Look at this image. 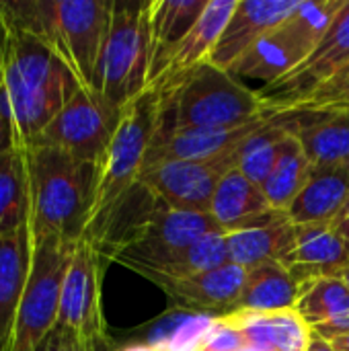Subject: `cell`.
Segmentation results:
<instances>
[{
    "label": "cell",
    "instance_id": "18",
    "mask_svg": "<svg viewBox=\"0 0 349 351\" xmlns=\"http://www.w3.org/2000/svg\"><path fill=\"white\" fill-rule=\"evenodd\" d=\"M208 0H150V74L148 88L156 86L169 64L202 16Z\"/></svg>",
    "mask_w": 349,
    "mask_h": 351
},
{
    "label": "cell",
    "instance_id": "13",
    "mask_svg": "<svg viewBox=\"0 0 349 351\" xmlns=\"http://www.w3.org/2000/svg\"><path fill=\"white\" fill-rule=\"evenodd\" d=\"M298 4L300 0H237L234 12L230 14L208 62L228 70L267 31L284 23Z\"/></svg>",
    "mask_w": 349,
    "mask_h": 351
},
{
    "label": "cell",
    "instance_id": "28",
    "mask_svg": "<svg viewBox=\"0 0 349 351\" xmlns=\"http://www.w3.org/2000/svg\"><path fill=\"white\" fill-rule=\"evenodd\" d=\"M29 228V179L25 150L0 154V239Z\"/></svg>",
    "mask_w": 349,
    "mask_h": 351
},
{
    "label": "cell",
    "instance_id": "3",
    "mask_svg": "<svg viewBox=\"0 0 349 351\" xmlns=\"http://www.w3.org/2000/svg\"><path fill=\"white\" fill-rule=\"evenodd\" d=\"M0 10L47 45L82 88L95 90L113 0H0Z\"/></svg>",
    "mask_w": 349,
    "mask_h": 351
},
{
    "label": "cell",
    "instance_id": "16",
    "mask_svg": "<svg viewBox=\"0 0 349 351\" xmlns=\"http://www.w3.org/2000/svg\"><path fill=\"white\" fill-rule=\"evenodd\" d=\"M286 128L298 138L313 167L349 162V109L282 111Z\"/></svg>",
    "mask_w": 349,
    "mask_h": 351
},
{
    "label": "cell",
    "instance_id": "36",
    "mask_svg": "<svg viewBox=\"0 0 349 351\" xmlns=\"http://www.w3.org/2000/svg\"><path fill=\"white\" fill-rule=\"evenodd\" d=\"M306 351H335V350H333L331 341H327V339H323V337H319L317 333H313V331H311V341H309V348H306Z\"/></svg>",
    "mask_w": 349,
    "mask_h": 351
},
{
    "label": "cell",
    "instance_id": "7",
    "mask_svg": "<svg viewBox=\"0 0 349 351\" xmlns=\"http://www.w3.org/2000/svg\"><path fill=\"white\" fill-rule=\"evenodd\" d=\"M121 117L123 107L97 90L80 88L29 148H53L103 167Z\"/></svg>",
    "mask_w": 349,
    "mask_h": 351
},
{
    "label": "cell",
    "instance_id": "20",
    "mask_svg": "<svg viewBox=\"0 0 349 351\" xmlns=\"http://www.w3.org/2000/svg\"><path fill=\"white\" fill-rule=\"evenodd\" d=\"M33 261L31 228L0 239V351L8 350Z\"/></svg>",
    "mask_w": 349,
    "mask_h": 351
},
{
    "label": "cell",
    "instance_id": "35",
    "mask_svg": "<svg viewBox=\"0 0 349 351\" xmlns=\"http://www.w3.org/2000/svg\"><path fill=\"white\" fill-rule=\"evenodd\" d=\"M10 148H14L12 136H10V130H8V125H6V121L2 117V111H0V154L10 150Z\"/></svg>",
    "mask_w": 349,
    "mask_h": 351
},
{
    "label": "cell",
    "instance_id": "27",
    "mask_svg": "<svg viewBox=\"0 0 349 351\" xmlns=\"http://www.w3.org/2000/svg\"><path fill=\"white\" fill-rule=\"evenodd\" d=\"M311 160L298 142V138L288 132L278 144V154L269 177L263 183V193L274 210L286 212L304 187L311 175Z\"/></svg>",
    "mask_w": 349,
    "mask_h": 351
},
{
    "label": "cell",
    "instance_id": "19",
    "mask_svg": "<svg viewBox=\"0 0 349 351\" xmlns=\"http://www.w3.org/2000/svg\"><path fill=\"white\" fill-rule=\"evenodd\" d=\"M241 331L249 350L255 351H306L311 329L296 308L274 313L237 311L222 317Z\"/></svg>",
    "mask_w": 349,
    "mask_h": 351
},
{
    "label": "cell",
    "instance_id": "8",
    "mask_svg": "<svg viewBox=\"0 0 349 351\" xmlns=\"http://www.w3.org/2000/svg\"><path fill=\"white\" fill-rule=\"evenodd\" d=\"M349 64V0L335 16L333 25L294 70L272 84H263L257 90L265 111L282 113L294 111L304 99L319 90L327 80L339 74Z\"/></svg>",
    "mask_w": 349,
    "mask_h": 351
},
{
    "label": "cell",
    "instance_id": "25",
    "mask_svg": "<svg viewBox=\"0 0 349 351\" xmlns=\"http://www.w3.org/2000/svg\"><path fill=\"white\" fill-rule=\"evenodd\" d=\"M294 245H296V224H292L288 216H284L282 220L269 226L226 234L228 261L241 265L247 271L272 261L282 263L292 253Z\"/></svg>",
    "mask_w": 349,
    "mask_h": 351
},
{
    "label": "cell",
    "instance_id": "34",
    "mask_svg": "<svg viewBox=\"0 0 349 351\" xmlns=\"http://www.w3.org/2000/svg\"><path fill=\"white\" fill-rule=\"evenodd\" d=\"M331 224H333V228L337 230V234H339V237H341V239L348 243V247H349V197Z\"/></svg>",
    "mask_w": 349,
    "mask_h": 351
},
{
    "label": "cell",
    "instance_id": "23",
    "mask_svg": "<svg viewBox=\"0 0 349 351\" xmlns=\"http://www.w3.org/2000/svg\"><path fill=\"white\" fill-rule=\"evenodd\" d=\"M309 58V51L288 33L284 23L267 31L249 51H245L228 72L272 84Z\"/></svg>",
    "mask_w": 349,
    "mask_h": 351
},
{
    "label": "cell",
    "instance_id": "1",
    "mask_svg": "<svg viewBox=\"0 0 349 351\" xmlns=\"http://www.w3.org/2000/svg\"><path fill=\"white\" fill-rule=\"evenodd\" d=\"M80 88L47 45L0 10V111L14 148L27 150Z\"/></svg>",
    "mask_w": 349,
    "mask_h": 351
},
{
    "label": "cell",
    "instance_id": "17",
    "mask_svg": "<svg viewBox=\"0 0 349 351\" xmlns=\"http://www.w3.org/2000/svg\"><path fill=\"white\" fill-rule=\"evenodd\" d=\"M282 265L300 286L319 278H341L349 267V247L331 222L300 224L296 245Z\"/></svg>",
    "mask_w": 349,
    "mask_h": 351
},
{
    "label": "cell",
    "instance_id": "5",
    "mask_svg": "<svg viewBox=\"0 0 349 351\" xmlns=\"http://www.w3.org/2000/svg\"><path fill=\"white\" fill-rule=\"evenodd\" d=\"M150 0L113 2L111 25L99 64L95 90L125 107L148 90Z\"/></svg>",
    "mask_w": 349,
    "mask_h": 351
},
{
    "label": "cell",
    "instance_id": "33",
    "mask_svg": "<svg viewBox=\"0 0 349 351\" xmlns=\"http://www.w3.org/2000/svg\"><path fill=\"white\" fill-rule=\"evenodd\" d=\"M41 351H113L109 343H97L91 339H84L64 327H58L49 333L45 346Z\"/></svg>",
    "mask_w": 349,
    "mask_h": 351
},
{
    "label": "cell",
    "instance_id": "32",
    "mask_svg": "<svg viewBox=\"0 0 349 351\" xmlns=\"http://www.w3.org/2000/svg\"><path fill=\"white\" fill-rule=\"evenodd\" d=\"M247 350V343L239 329H234L228 321L222 317H216L212 327L204 333V337L197 341L195 351H243Z\"/></svg>",
    "mask_w": 349,
    "mask_h": 351
},
{
    "label": "cell",
    "instance_id": "40",
    "mask_svg": "<svg viewBox=\"0 0 349 351\" xmlns=\"http://www.w3.org/2000/svg\"><path fill=\"white\" fill-rule=\"evenodd\" d=\"M348 169H349V162H348Z\"/></svg>",
    "mask_w": 349,
    "mask_h": 351
},
{
    "label": "cell",
    "instance_id": "26",
    "mask_svg": "<svg viewBox=\"0 0 349 351\" xmlns=\"http://www.w3.org/2000/svg\"><path fill=\"white\" fill-rule=\"evenodd\" d=\"M300 292L302 286L280 261L263 263L247 271L234 313H274L296 308Z\"/></svg>",
    "mask_w": 349,
    "mask_h": 351
},
{
    "label": "cell",
    "instance_id": "15",
    "mask_svg": "<svg viewBox=\"0 0 349 351\" xmlns=\"http://www.w3.org/2000/svg\"><path fill=\"white\" fill-rule=\"evenodd\" d=\"M210 216L224 232H239L249 228L269 226L286 216L267 202L263 187L245 177L239 169L228 171L212 197Z\"/></svg>",
    "mask_w": 349,
    "mask_h": 351
},
{
    "label": "cell",
    "instance_id": "11",
    "mask_svg": "<svg viewBox=\"0 0 349 351\" xmlns=\"http://www.w3.org/2000/svg\"><path fill=\"white\" fill-rule=\"evenodd\" d=\"M101 259L86 241L74 247L60 290L58 327L97 343H109L101 311Z\"/></svg>",
    "mask_w": 349,
    "mask_h": 351
},
{
    "label": "cell",
    "instance_id": "10",
    "mask_svg": "<svg viewBox=\"0 0 349 351\" xmlns=\"http://www.w3.org/2000/svg\"><path fill=\"white\" fill-rule=\"evenodd\" d=\"M234 169V158L220 160H163L144 167L138 183L163 206L177 212L210 214L220 179Z\"/></svg>",
    "mask_w": 349,
    "mask_h": 351
},
{
    "label": "cell",
    "instance_id": "24",
    "mask_svg": "<svg viewBox=\"0 0 349 351\" xmlns=\"http://www.w3.org/2000/svg\"><path fill=\"white\" fill-rule=\"evenodd\" d=\"M234 6H237V0H208V6L204 8L195 27L189 31L185 41L175 51V56L169 64V70L165 72L160 82L152 88L169 86V84L181 80L187 72H191L200 64L208 62L220 35L224 33V27H226L230 14L234 12Z\"/></svg>",
    "mask_w": 349,
    "mask_h": 351
},
{
    "label": "cell",
    "instance_id": "9",
    "mask_svg": "<svg viewBox=\"0 0 349 351\" xmlns=\"http://www.w3.org/2000/svg\"><path fill=\"white\" fill-rule=\"evenodd\" d=\"M216 230L222 228L210 214L177 212L158 202L146 222L111 259L134 271H142Z\"/></svg>",
    "mask_w": 349,
    "mask_h": 351
},
{
    "label": "cell",
    "instance_id": "12",
    "mask_svg": "<svg viewBox=\"0 0 349 351\" xmlns=\"http://www.w3.org/2000/svg\"><path fill=\"white\" fill-rule=\"evenodd\" d=\"M247 269L234 263H224L212 271L195 274L189 278H152L175 306L193 313H234Z\"/></svg>",
    "mask_w": 349,
    "mask_h": 351
},
{
    "label": "cell",
    "instance_id": "2",
    "mask_svg": "<svg viewBox=\"0 0 349 351\" xmlns=\"http://www.w3.org/2000/svg\"><path fill=\"white\" fill-rule=\"evenodd\" d=\"M29 228L33 241L76 247L91 224L101 165L53 148H27Z\"/></svg>",
    "mask_w": 349,
    "mask_h": 351
},
{
    "label": "cell",
    "instance_id": "39",
    "mask_svg": "<svg viewBox=\"0 0 349 351\" xmlns=\"http://www.w3.org/2000/svg\"><path fill=\"white\" fill-rule=\"evenodd\" d=\"M341 280H344V282L348 284V288H349V267L346 269V271H344V274H341Z\"/></svg>",
    "mask_w": 349,
    "mask_h": 351
},
{
    "label": "cell",
    "instance_id": "29",
    "mask_svg": "<svg viewBox=\"0 0 349 351\" xmlns=\"http://www.w3.org/2000/svg\"><path fill=\"white\" fill-rule=\"evenodd\" d=\"M226 234L224 230H216L191 247L169 255L154 265L138 271L140 276L152 280V278H189L195 274L212 271L224 263H228V247H226Z\"/></svg>",
    "mask_w": 349,
    "mask_h": 351
},
{
    "label": "cell",
    "instance_id": "37",
    "mask_svg": "<svg viewBox=\"0 0 349 351\" xmlns=\"http://www.w3.org/2000/svg\"><path fill=\"white\" fill-rule=\"evenodd\" d=\"M117 351H158L156 348H152L150 343H130V346H123L121 350Z\"/></svg>",
    "mask_w": 349,
    "mask_h": 351
},
{
    "label": "cell",
    "instance_id": "30",
    "mask_svg": "<svg viewBox=\"0 0 349 351\" xmlns=\"http://www.w3.org/2000/svg\"><path fill=\"white\" fill-rule=\"evenodd\" d=\"M288 132L290 130L286 128L280 113H274L267 123H263L259 130H255L237 146L234 169H239L245 177H249L253 183L263 187L265 179L274 169L278 144Z\"/></svg>",
    "mask_w": 349,
    "mask_h": 351
},
{
    "label": "cell",
    "instance_id": "31",
    "mask_svg": "<svg viewBox=\"0 0 349 351\" xmlns=\"http://www.w3.org/2000/svg\"><path fill=\"white\" fill-rule=\"evenodd\" d=\"M349 109V64L327 80L319 90H315L309 99H304L294 111H335Z\"/></svg>",
    "mask_w": 349,
    "mask_h": 351
},
{
    "label": "cell",
    "instance_id": "21",
    "mask_svg": "<svg viewBox=\"0 0 349 351\" xmlns=\"http://www.w3.org/2000/svg\"><path fill=\"white\" fill-rule=\"evenodd\" d=\"M349 197V169L344 167H313L311 175L286 210L292 224L333 222Z\"/></svg>",
    "mask_w": 349,
    "mask_h": 351
},
{
    "label": "cell",
    "instance_id": "22",
    "mask_svg": "<svg viewBox=\"0 0 349 351\" xmlns=\"http://www.w3.org/2000/svg\"><path fill=\"white\" fill-rule=\"evenodd\" d=\"M296 313L319 337L333 341L349 335V288L341 278L302 284Z\"/></svg>",
    "mask_w": 349,
    "mask_h": 351
},
{
    "label": "cell",
    "instance_id": "38",
    "mask_svg": "<svg viewBox=\"0 0 349 351\" xmlns=\"http://www.w3.org/2000/svg\"><path fill=\"white\" fill-rule=\"evenodd\" d=\"M331 346H333V350L335 351H349V335H344V337H339V339H333Z\"/></svg>",
    "mask_w": 349,
    "mask_h": 351
},
{
    "label": "cell",
    "instance_id": "6",
    "mask_svg": "<svg viewBox=\"0 0 349 351\" xmlns=\"http://www.w3.org/2000/svg\"><path fill=\"white\" fill-rule=\"evenodd\" d=\"M156 119H158L156 88L144 90L138 99H134L123 107L121 123L113 136V142L101 167L97 199L84 239H88L107 220V216L117 208V204L138 183L148 148L154 138Z\"/></svg>",
    "mask_w": 349,
    "mask_h": 351
},
{
    "label": "cell",
    "instance_id": "14",
    "mask_svg": "<svg viewBox=\"0 0 349 351\" xmlns=\"http://www.w3.org/2000/svg\"><path fill=\"white\" fill-rule=\"evenodd\" d=\"M274 113L263 115L261 119L230 130H206V128H191V130H175L173 134L154 140L148 148L144 167L163 162V160H220V158H234L237 146L259 130L263 123L272 119ZM142 167V169H144Z\"/></svg>",
    "mask_w": 349,
    "mask_h": 351
},
{
    "label": "cell",
    "instance_id": "4",
    "mask_svg": "<svg viewBox=\"0 0 349 351\" xmlns=\"http://www.w3.org/2000/svg\"><path fill=\"white\" fill-rule=\"evenodd\" d=\"M156 90L158 119L152 142L175 130H230L269 115L257 90H251L228 70L210 62L200 64L181 80Z\"/></svg>",
    "mask_w": 349,
    "mask_h": 351
}]
</instances>
